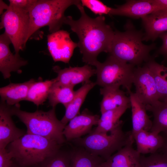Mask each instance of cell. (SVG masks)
Segmentation results:
<instances>
[{"label":"cell","mask_w":167,"mask_h":167,"mask_svg":"<svg viewBox=\"0 0 167 167\" xmlns=\"http://www.w3.org/2000/svg\"><path fill=\"white\" fill-rule=\"evenodd\" d=\"M135 140L128 143L101 164L102 167H140L141 154L133 147Z\"/></svg>","instance_id":"cell-17"},{"label":"cell","mask_w":167,"mask_h":167,"mask_svg":"<svg viewBox=\"0 0 167 167\" xmlns=\"http://www.w3.org/2000/svg\"><path fill=\"white\" fill-rule=\"evenodd\" d=\"M80 13L78 20L71 16H66L64 24L69 25L77 35L78 47L82 54V60L87 64L95 66L99 62L98 55L102 52L109 53L114 31L107 24L103 15L92 18L85 12L81 2L76 5Z\"/></svg>","instance_id":"cell-1"},{"label":"cell","mask_w":167,"mask_h":167,"mask_svg":"<svg viewBox=\"0 0 167 167\" xmlns=\"http://www.w3.org/2000/svg\"><path fill=\"white\" fill-rule=\"evenodd\" d=\"M147 63L154 77L159 100L167 99V67L156 62L153 58Z\"/></svg>","instance_id":"cell-26"},{"label":"cell","mask_w":167,"mask_h":167,"mask_svg":"<svg viewBox=\"0 0 167 167\" xmlns=\"http://www.w3.org/2000/svg\"><path fill=\"white\" fill-rule=\"evenodd\" d=\"M140 167H167V157L157 152L145 156L141 155Z\"/></svg>","instance_id":"cell-30"},{"label":"cell","mask_w":167,"mask_h":167,"mask_svg":"<svg viewBox=\"0 0 167 167\" xmlns=\"http://www.w3.org/2000/svg\"><path fill=\"white\" fill-rule=\"evenodd\" d=\"M145 30L143 41H154L167 32V11L159 10L141 18Z\"/></svg>","instance_id":"cell-16"},{"label":"cell","mask_w":167,"mask_h":167,"mask_svg":"<svg viewBox=\"0 0 167 167\" xmlns=\"http://www.w3.org/2000/svg\"><path fill=\"white\" fill-rule=\"evenodd\" d=\"M9 7L2 0H0V14L2 15L4 12L3 11L4 10H7Z\"/></svg>","instance_id":"cell-37"},{"label":"cell","mask_w":167,"mask_h":167,"mask_svg":"<svg viewBox=\"0 0 167 167\" xmlns=\"http://www.w3.org/2000/svg\"><path fill=\"white\" fill-rule=\"evenodd\" d=\"M137 147V151L140 154H152L160 150L164 144L162 135L154 132L142 130L133 136Z\"/></svg>","instance_id":"cell-20"},{"label":"cell","mask_w":167,"mask_h":167,"mask_svg":"<svg viewBox=\"0 0 167 167\" xmlns=\"http://www.w3.org/2000/svg\"><path fill=\"white\" fill-rule=\"evenodd\" d=\"M159 37L162 41V45L157 51V54L162 55L164 58V62L167 61V32L160 34Z\"/></svg>","instance_id":"cell-34"},{"label":"cell","mask_w":167,"mask_h":167,"mask_svg":"<svg viewBox=\"0 0 167 167\" xmlns=\"http://www.w3.org/2000/svg\"><path fill=\"white\" fill-rule=\"evenodd\" d=\"M146 108L152 112L153 117L150 131L167 134V99L159 101L153 106L146 105Z\"/></svg>","instance_id":"cell-23"},{"label":"cell","mask_w":167,"mask_h":167,"mask_svg":"<svg viewBox=\"0 0 167 167\" xmlns=\"http://www.w3.org/2000/svg\"><path fill=\"white\" fill-rule=\"evenodd\" d=\"M71 167H99L105 160L83 148L70 153Z\"/></svg>","instance_id":"cell-25"},{"label":"cell","mask_w":167,"mask_h":167,"mask_svg":"<svg viewBox=\"0 0 167 167\" xmlns=\"http://www.w3.org/2000/svg\"><path fill=\"white\" fill-rule=\"evenodd\" d=\"M159 10L154 0H127L124 4L111 8L109 15L142 18Z\"/></svg>","instance_id":"cell-15"},{"label":"cell","mask_w":167,"mask_h":167,"mask_svg":"<svg viewBox=\"0 0 167 167\" xmlns=\"http://www.w3.org/2000/svg\"><path fill=\"white\" fill-rule=\"evenodd\" d=\"M61 145L36 135L26 133L10 143L6 148L18 165L31 167L40 165L56 153Z\"/></svg>","instance_id":"cell-3"},{"label":"cell","mask_w":167,"mask_h":167,"mask_svg":"<svg viewBox=\"0 0 167 167\" xmlns=\"http://www.w3.org/2000/svg\"><path fill=\"white\" fill-rule=\"evenodd\" d=\"M47 38L48 49L54 61L68 63L75 49L78 47V43L71 39L70 33L59 30L48 35Z\"/></svg>","instance_id":"cell-10"},{"label":"cell","mask_w":167,"mask_h":167,"mask_svg":"<svg viewBox=\"0 0 167 167\" xmlns=\"http://www.w3.org/2000/svg\"><path fill=\"white\" fill-rule=\"evenodd\" d=\"M0 29L5 32L13 46L15 54L19 56L20 50H23L28 41L30 18L29 13L10 7L1 16Z\"/></svg>","instance_id":"cell-8"},{"label":"cell","mask_w":167,"mask_h":167,"mask_svg":"<svg viewBox=\"0 0 167 167\" xmlns=\"http://www.w3.org/2000/svg\"><path fill=\"white\" fill-rule=\"evenodd\" d=\"M96 85V83L89 80L84 83L79 88L75 91L74 97L65 107V114L61 120L65 125L66 126L71 119L78 115L87 94Z\"/></svg>","instance_id":"cell-22"},{"label":"cell","mask_w":167,"mask_h":167,"mask_svg":"<svg viewBox=\"0 0 167 167\" xmlns=\"http://www.w3.org/2000/svg\"><path fill=\"white\" fill-rule=\"evenodd\" d=\"M103 98L100 104L101 113L108 110L127 106H130L129 97L119 88L103 87L100 89Z\"/></svg>","instance_id":"cell-21"},{"label":"cell","mask_w":167,"mask_h":167,"mask_svg":"<svg viewBox=\"0 0 167 167\" xmlns=\"http://www.w3.org/2000/svg\"><path fill=\"white\" fill-rule=\"evenodd\" d=\"M162 135L164 139V143L162 147L160 150L161 152L167 157V134H163Z\"/></svg>","instance_id":"cell-36"},{"label":"cell","mask_w":167,"mask_h":167,"mask_svg":"<svg viewBox=\"0 0 167 167\" xmlns=\"http://www.w3.org/2000/svg\"><path fill=\"white\" fill-rule=\"evenodd\" d=\"M131 108L132 128L131 134L134 135L140 131H150L152 122L147 113L146 105L142 102L135 93L131 90L127 92Z\"/></svg>","instance_id":"cell-18"},{"label":"cell","mask_w":167,"mask_h":167,"mask_svg":"<svg viewBox=\"0 0 167 167\" xmlns=\"http://www.w3.org/2000/svg\"><path fill=\"white\" fill-rule=\"evenodd\" d=\"M35 82L31 79L23 83H11L0 88L1 100L10 106L19 105L20 101L26 100L29 90Z\"/></svg>","instance_id":"cell-19"},{"label":"cell","mask_w":167,"mask_h":167,"mask_svg":"<svg viewBox=\"0 0 167 167\" xmlns=\"http://www.w3.org/2000/svg\"><path fill=\"white\" fill-rule=\"evenodd\" d=\"M10 106L1 100L0 105V149L5 148L11 143L25 134L15 126L12 118Z\"/></svg>","instance_id":"cell-13"},{"label":"cell","mask_w":167,"mask_h":167,"mask_svg":"<svg viewBox=\"0 0 167 167\" xmlns=\"http://www.w3.org/2000/svg\"><path fill=\"white\" fill-rule=\"evenodd\" d=\"M11 41L4 32L0 36V71L4 79L9 78L11 73H21L20 68L28 64V61L14 54L11 51L9 45Z\"/></svg>","instance_id":"cell-11"},{"label":"cell","mask_w":167,"mask_h":167,"mask_svg":"<svg viewBox=\"0 0 167 167\" xmlns=\"http://www.w3.org/2000/svg\"><path fill=\"white\" fill-rule=\"evenodd\" d=\"M100 118L99 115L91 113L86 109L84 110L66 126L63 134L66 141L73 140L90 133L92 126L97 125Z\"/></svg>","instance_id":"cell-12"},{"label":"cell","mask_w":167,"mask_h":167,"mask_svg":"<svg viewBox=\"0 0 167 167\" xmlns=\"http://www.w3.org/2000/svg\"><path fill=\"white\" fill-rule=\"evenodd\" d=\"M80 2L79 0H37L29 12L28 40L36 31L45 26H48L50 33L60 30L64 24L66 10Z\"/></svg>","instance_id":"cell-5"},{"label":"cell","mask_w":167,"mask_h":167,"mask_svg":"<svg viewBox=\"0 0 167 167\" xmlns=\"http://www.w3.org/2000/svg\"><path fill=\"white\" fill-rule=\"evenodd\" d=\"M99 167H102L101 166V165L99 166Z\"/></svg>","instance_id":"cell-39"},{"label":"cell","mask_w":167,"mask_h":167,"mask_svg":"<svg viewBox=\"0 0 167 167\" xmlns=\"http://www.w3.org/2000/svg\"><path fill=\"white\" fill-rule=\"evenodd\" d=\"M40 165V167H71L70 153L59 150Z\"/></svg>","instance_id":"cell-29"},{"label":"cell","mask_w":167,"mask_h":167,"mask_svg":"<svg viewBox=\"0 0 167 167\" xmlns=\"http://www.w3.org/2000/svg\"><path fill=\"white\" fill-rule=\"evenodd\" d=\"M53 69L58 75L55 78L56 82L73 87L77 84L89 80L90 78L96 74V69H92L88 64L81 67L70 66L63 69L55 66L53 67Z\"/></svg>","instance_id":"cell-14"},{"label":"cell","mask_w":167,"mask_h":167,"mask_svg":"<svg viewBox=\"0 0 167 167\" xmlns=\"http://www.w3.org/2000/svg\"><path fill=\"white\" fill-rule=\"evenodd\" d=\"M20 105L10 106L12 115L17 116L27 128V133L39 135L62 145L66 140L63 134L66 126L57 118L55 107L47 111L29 112L20 109Z\"/></svg>","instance_id":"cell-4"},{"label":"cell","mask_w":167,"mask_h":167,"mask_svg":"<svg viewBox=\"0 0 167 167\" xmlns=\"http://www.w3.org/2000/svg\"><path fill=\"white\" fill-rule=\"evenodd\" d=\"M11 167H21L18 165H16L15 164H14L12 166H11Z\"/></svg>","instance_id":"cell-38"},{"label":"cell","mask_w":167,"mask_h":167,"mask_svg":"<svg viewBox=\"0 0 167 167\" xmlns=\"http://www.w3.org/2000/svg\"><path fill=\"white\" fill-rule=\"evenodd\" d=\"M133 84L135 94L146 105L153 106L159 101L154 77L147 62L135 67Z\"/></svg>","instance_id":"cell-9"},{"label":"cell","mask_w":167,"mask_h":167,"mask_svg":"<svg viewBox=\"0 0 167 167\" xmlns=\"http://www.w3.org/2000/svg\"><path fill=\"white\" fill-rule=\"evenodd\" d=\"M130 106L121 107L101 113L99 121L106 128L112 130L123 123L120 118Z\"/></svg>","instance_id":"cell-28"},{"label":"cell","mask_w":167,"mask_h":167,"mask_svg":"<svg viewBox=\"0 0 167 167\" xmlns=\"http://www.w3.org/2000/svg\"><path fill=\"white\" fill-rule=\"evenodd\" d=\"M81 5L89 9L96 15L99 16L109 15L111 8L99 0H81Z\"/></svg>","instance_id":"cell-31"},{"label":"cell","mask_w":167,"mask_h":167,"mask_svg":"<svg viewBox=\"0 0 167 167\" xmlns=\"http://www.w3.org/2000/svg\"><path fill=\"white\" fill-rule=\"evenodd\" d=\"M135 66L109 55L103 62L96 66V84L103 87L119 88L131 90Z\"/></svg>","instance_id":"cell-7"},{"label":"cell","mask_w":167,"mask_h":167,"mask_svg":"<svg viewBox=\"0 0 167 167\" xmlns=\"http://www.w3.org/2000/svg\"><path fill=\"white\" fill-rule=\"evenodd\" d=\"M55 81V78L35 81L29 90L26 101L33 102L38 107L43 105L48 98L50 89Z\"/></svg>","instance_id":"cell-27"},{"label":"cell","mask_w":167,"mask_h":167,"mask_svg":"<svg viewBox=\"0 0 167 167\" xmlns=\"http://www.w3.org/2000/svg\"><path fill=\"white\" fill-rule=\"evenodd\" d=\"M9 1L10 7L29 13L37 0H9Z\"/></svg>","instance_id":"cell-32"},{"label":"cell","mask_w":167,"mask_h":167,"mask_svg":"<svg viewBox=\"0 0 167 167\" xmlns=\"http://www.w3.org/2000/svg\"><path fill=\"white\" fill-rule=\"evenodd\" d=\"M124 28V32L114 31L109 54L135 66L152 59L150 53L156 48V44H143L144 33L136 30L130 21L127 22Z\"/></svg>","instance_id":"cell-2"},{"label":"cell","mask_w":167,"mask_h":167,"mask_svg":"<svg viewBox=\"0 0 167 167\" xmlns=\"http://www.w3.org/2000/svg\"><path fill=\"white\" fill-rule=\"evenodd\" d=\"M159 10L167 11V0H154Z\"/></svg>","instance_id":"cell-35"},{"label":"cell","mask_w":167,"mask_h":167,"mask_svg":"<svg viewBox=\"0 0 167 167\" xmlns=\"http://www.w3.org/2000/svg\"><path fill=\"white\" fill-rule=\"evenodd\" d=\"M75 91L73 87L62 85L56 82L55 80L48 97L49 105L54 108L61 103L66 107L73 99Z\"/></svg>","instance_id":"cell-24"},{"label":"cell","mask_w":167,"mask_h":167,"mask_svg":"<svg viewBox=\"0 0 167 167\" xmlns=\"http://www.w3.org/2000/svg\"><path fill=\"white\" fill-rule=\"evenodd\" d=\"M122 125L115 128L109 134L92 131L83 138L73 140L88 151L101 156L106 161L115 152L134 140L131 131H123Z\"/></svg>","instance_id":"cell-6"},{"label":"cell","mask_w":167,"mask_h":167,"mask_svg":"<svg viewBox=\"0 0 167 167\" xmlns=\"http://www.w3.org/2000/svg\"><path fill=\"white\" fill-rule=\"evenodd\" d=\"M11 154L5 148L0 149V167H11L14 163Z\"/></svg>","instance_id":"cell-33"}]
</instances>
